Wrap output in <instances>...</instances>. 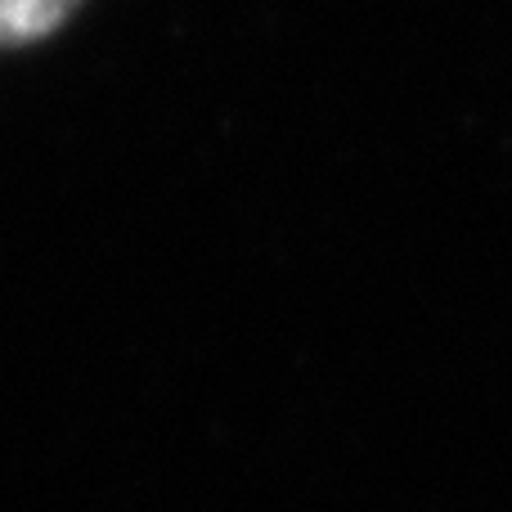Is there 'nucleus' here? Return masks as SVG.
Wrapping results in <instances>:
<instances>
[{"mask_svg": "<svg viewBox=\"0 0 512 512\" xmlns=\"http://www.w3.org/2000/svg\"><path fill=\"white\" fill-rule=\"evenodd\" d=\"M81 0H0V50L41 45L77 14Z\"/></svg>", "mask_w": 512, "mask_h": 512, "instance_id": "nucleus-1", "label": "nucleus"}]
</instances>
